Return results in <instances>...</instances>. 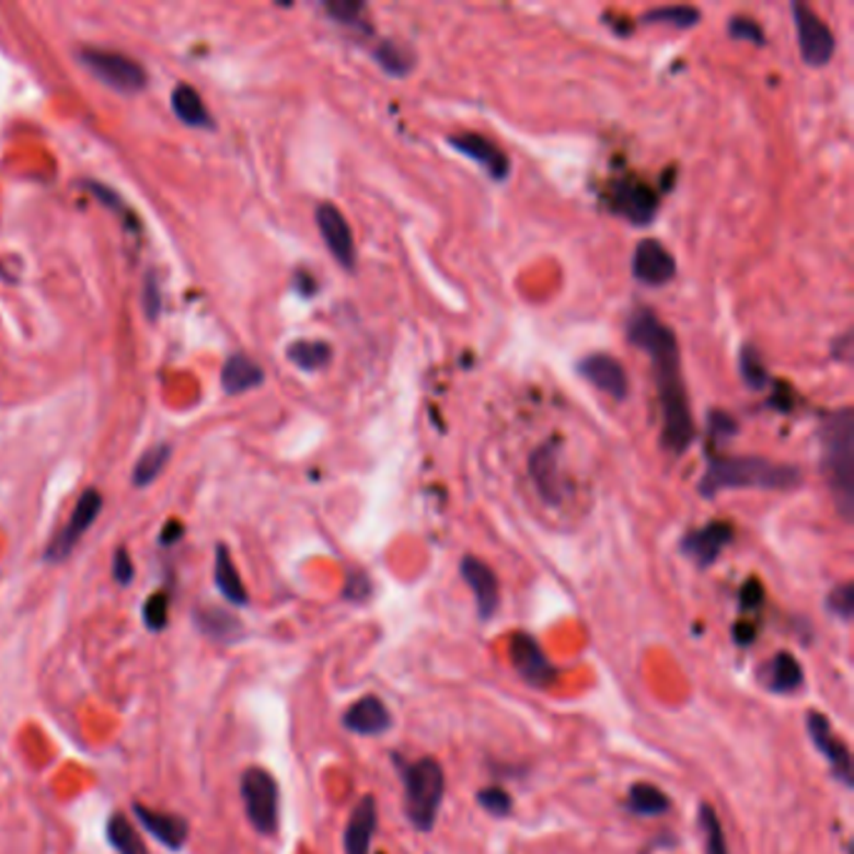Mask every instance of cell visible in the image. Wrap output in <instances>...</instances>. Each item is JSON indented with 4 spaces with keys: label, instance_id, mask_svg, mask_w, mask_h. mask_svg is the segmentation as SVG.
Wrapping results in <instances>:
<instances>
[{
    "label": "cell",
    "instance_id": "83f0119b",
    "mask_svg": "<svg viewBox=\"0 0 854 854\" xmlns=\"http://www.w3.org/2000/svg\"><path fill=\"white\" fill-rule=\"evenodd\" d=\"M106 836L108 844L118 854H148L146 842L141 840V834L126 815H111L106 822Z\"/></svg>",
    "mask_w": 854,
    "mask_h": 854
},
{
    "label": "cell",
    "instance_id": "2e32d148",
    "mask_svg": "<svg viewBox=\"0 0 854 854\" xmlns=\"http://www.w3.org/2000/svg\"><path fill=\"white\" fill-rule=\"evenodd\" d=\"M731 539H735V527L727 521H709L707 527L690 531L679 546L700 569H707L719 559L722 552L731 544Z\"/></svg>",
    "mask_w": 854,
    "mask_h": 854
},
{
    "label": "cell",
    "instance_id": "4fadbf2b",
    "mask_svg": "<svg viewBox=\"0 0 854 854\" xmlns=\"http://www.w3.org/2000/svg\"><path fill=\"white\" fill-rule=\"evenodd\" d=\"M632 274L644 286H667L677 276V261L657 239H644L634 249Z\"/></svg>",
    "mask_w": 854,
    "mask_h": 854
},
{
    "label": "cell",
    "instance_id": "44dd1931",
    "mask_svg": "<svg viewBox=\"0 0 854 854\" xmlns=\"http://www.w3.org/2000/svg\"><path fill=\"white\" fill-rule=\"evenodd\" d=\"M134 815L141 822L143 830L159 840L165 847L178 852L188 840V822L183 817L169 815V812H155V809L134 801Z\"/></svg>",
    "mask_w": 854,
    "mask_h": 854
},
{
    "label": "cell",
    "instance_id": "d6a6232c",
    "mask_svg": "<svg viewBox=\"0 0 854 854\" xmlns=\"http://www.w3.org/2000/svg\"><path fill=\"white\" fill-rule=\"evenodd\" d=\"M696 824H700L704 836V854H729L717 809L709 805H700V819H696Z\"/></svg>",
    "mask_w": 854,
    "mask_h": 854
},
{
    "label": "cell",
    "instance_id": "484cf974",
    "mask_svg": "<svg viewBox=\"0 0 854 854\" xmlns=\"http://www.w3.org/2000/svg\"><path fill=\"white\" fill-rule=\"evenodd\" d=\"M171 106H173V113L178 116V120H183L186 126H194V128H211L214 126L211 113L206 111L198 91L191 89V85H186V83H181V85H176V89H173Z\"/></svg>",
    "mask_w": 854,
    "mask_h": 854
},
{
    "label": "cell",
    "instance_id": "ee69618b",
    "mask_svg": "<svg viewBox=\"0 0 854 854\" xmlns=\"http://www.w3.org/2000/svg\"><path fill=\"white\" fill-rule=\"evenodd\" d=\"M731 636H735L737 644L747 647V644H752L757 639V624L754 622H737L735 626H731Z\"/></svg>",
    "mask_w": 854,
    "mask_h": 854
},
{
    "label": "cell",
    "instance_id": "5bb4252c",
    "mask_svg": "<svg viewBox=\"0 0 854 854\" xmlns=\"http://www.w3.org/2000/svg\"><path fill=\"white\" fill-rule=\"evenodd\" d=\"M316 223L321 236L326 241V249L331 256L338 261V266L346 272H354L356 266V246H354V233L351 226L344 219V214L338 211L334 204H321L316 208Z\"/></svg>",
    "mask_w": 854,
    "mask_h": 854
},
{
    "label": "cell",
    "instance_id": "f546056e",
    "mask_svg": "<svg viewBox=\"0 0 854 854\" xmlns=\"http://www.w3.org/2000/svg\"><path fill=\"white\" fill-rule=\"evenodd\" d=\"M373 58H377V64L383 71L394 78H404L414 68V56L396 41H381L379 46L373 48Z\"/></svg>",
    "mask_w": 854,
    "mask_h": 854
},
{
    "label": "cell",
    "instance_id": "1f68e13d",
    "mask_svg": "<svg viewBox=\"0 0 854 854\" xmlns=\"http://www.w3.org/2000/svg\"><path fill=\"white\" fill-rule=\"evenodd\" d=\"M700 19L702 13L692 5H661L644 13L642 23H667L674 25V28H694Z\"/></svg>",
    "mask_w": 854,
    "mask_h": 854
},
{
    "label": "cell",
    "instance_id": "d590c367",
    "mask_svg": "<svg viewBox=\"0 0 854 854\" xmlns=\"http://www.w3.org/2000/svg\"><path fill=\"white\" fill-rule=\"evenodd\" d=\"M827 612H830L832 616L842 619V622H850L852 619V612H854V587L850 581L844 584H836V587L827 595V601H824Z\"/></svg>",
    "mask_w": 854,
    "mask_h": 854
},
{
    "label": "cell",
    "instance_id": "7402d4cb",
    "mask_svg": "<svg viewBox=\"0 0 854 854\" xmlns=\"http://www.w3.org/2000/svg\"><path fill=\"white\" fill-rule=\"evenodd\" d=\"M760 682L772 694H795L805 684V672L795 655L780 651L760 667Z\"/></svg>",
    "mask_w": 854,
    "mask_h": 854
},
{
    "label": "cell",
    "instance_id": "ac0fdd59",
    "mask_svg": "<svg viewBox=\"0 0 854 854\" xmlns=\"http://www.w3.org/2000/svg\"><path fill=\"white\" fill-rule=\"evenodd\" d=\"M579 373L587 379L591 386L604 391L607 396L616 401L626 399L630 394V379H626L624 366L619 363L614 356L609 354H589L579 361Z\"/></svg>",
    "mask_w": 854,
    "mask_h": 854
},
{
    "label": "cell",
    "instance_id": "60d3db41",
    "mask_svg": "<svg viewBox=\"0 0 854 854\" xmlns=\"http://www.w3.org/2000/svg\"><path fill=\"white\" fill-rule=\"evenodd\" d=\"M134 562H130V554L128 549H116V556H113V579H116V584H120V587H128L130 581H134Z\"/></svg>",
    "mask_w": 854,
    "mask_h": 854
},
{
    "label": "cell",
    "instance_id": "b9f144b4",
    "mask_svg": "<svg viewBox=\"0 0 854 854\" xmlns=\"http://www.w3.org/2000/svg\"><path fill=\"white\" fill-rule=\"evenodd\" d=\"M709 422H712V431L717 434V437H722V434H725V437H731V434L737 431L735 418H731V416L725 414V412H712V414H709Z\"/></svg>",
    "mask_w": 854,
    "mask_h": 854
},
{
    "label": "cell",
    "instance_id": "6da1fadb",
    "mask_svg": "<svg viewBox=\"0 0 854 854\" xmlns=\"http://www.w3.org/2000/svg\"><path fill=\"white\" fill-rule=\"evenodd\" d=\"M626 338L630 344L642 348L651 359L655 381L661 401V447L672 457H682L694 441V418L690 412V396H686L682 377V356L674 331L659 321L655 311L634 309L626 319Z\"/></svg>",
    "mask_w": 854,
    "mask_h": 854
},
{
    "label": "cell",
    "instance_id": "e0dca14e",
    "mask_svg": "<svg viewBox=\"0 0 854 854\" xmlns=\"http://www.w3.org/2000/svg\"><path fill=\"white\" fill-rule=\"evenodd\" d=\"M449 146L457 148L461 155H466V159H472L474 163L482 165L486 176L494 181H504L511 173V163L507 159V153H504L501 148L494 141H489L486 136H478V134L451 136Z\"/></svg>",
    "mask_w": 854,
    "mask_h": 854
},
{
    "label": "cell",
    "instance_id": "8d00e7d4",
    "mask_svg": "<svg viewBox=\"0 0 854 854\" xmlns=\"http://www.w3.org/2000/svg\"><path fill=\"white\" fill-rule=\"evenodd\" d=\"M739 369H742V377L747 381V386H752V389L770 386V373H766L764 363L760 361V354H757L752 346H747L745 351H742V359H739Z\"/></svg>",
    "mask_w": 854,
    "mask_h": 854
},
{
    "label": "cell",
    "instance_id": "277c9868",
    "mask_svg": "<svg viewBox=\"0 0 854 854\" xmlns=\"http://www.w3.org/2000/svg\"><path fill=\"white\" fill-rule=\"evenodd\" d=\"M401 780H404V807L408 822L418 832H431L437 827L443 792H447L443 766L431 757H422V760L404 766Z\"/></svg>",
    "mask_w": 854,
    "mask_h": 854
},
{
    "label": "cell",
    "instance_id": "ba28073f",
    "mask_svg": "<svg viewBox=\"0 0 854 854\" xmlns=\"http://www.w3.org/2000/svg\"><path fill=\"white\" fill-rule=\"evenodd\" d=\"M101 509H103V496L99 494V489H85L81 494V499L76 501V509L71 513V519H68V524L58 531L54 542H50V546L46 549V562L50 564L66 562L76 549V544L83 539L85 531H89L93 527V521L99 519Z\"/></svg>",
    "mask_w": 854,
    "mask_h": 854
},
{
    "label": "cell",
    "instance_id": "8fae6325",
    "mask_svg": "<svg viewBox=\"0 0 854 854\" xmlns=\"http://www.w3.org/2000/svg\"><path fill=\"white\" fill-rule=\"evenodd\" d=\"M612 211L634 226H649L659 211V198L655 188L642 181H614Z\"/></svg>",
    "mask_w": 854,
    "mask_h": 854
},
{
    "label": "cell",
    "instance_id": "7bdbcfd3",
    "mask_svg": "<svg viewBox=\"0 0 854 854\" xmlns=\"http://www.w3.org/2000/svg\"><path fill=\"white\" fill-rule=\"evenodd\" d=\"M143 307H146L148 316H151V319L159 316V286H155L153 276H148V281H146V291H143Z\"/></svg>",
    "mask_w": 854,
    "mask_h": 854
},
{
    "label": "cell",
    "instance_id": "5b68a950",
    "mask_svg": "<svg viewBox=\"0 0 854 854\" xmlns=\"http://www.w3.org/2000/svg\"><path fill=\"white\" fill-rule=\"evenodd\" d=\"M241 797L246 805V817L258 834L272 836L278 832V782L272 772L261 766H249L241 774Z\"/></svg>",
    "mask_w": 854,
    "mask_h": 854
},
{
    "label": "cell",
    "instance_id": "7c38bea8",
    "mask_svg": "<svg viewBox=\"0 0 854 854\" xmlns=\"http://www.w3.org/2000/svg\"><path fill=\"white\" fill-rule=\"evenodd\" d=\"M461 577H464L466 587L472 589L478 619L489 622V619L499 612L501 604V587L496 572L489 564L478 559V556H464V559H461Z\"/></svg>",
    "mask_w": 854,
    "mask_h": 854
},
{
    "label": "cell",
    "instance_id": "d6986e66",
    "mask_svg": "<svg viewBox=\"0 0 854 854\" xmlns=\"http://www.w3.org/2000/svg\"><path fill=\"white\" fill-rule=\"evenodd\" d=\"M391 712L379 696L366 694L344 712L342 725L359 737H379L391 729Z\"/></svg>",
    "mask_w": 854,
    "mask_h": 854
},
{
    "label": "cell",
    "instance_id": "74e56055",
    "mask_svg": "<svg viewBox=\"0 0 854 854\" xmlns=\"http://www.w3.org/2000/svg\"><path fill=\"white\" fill-rule=\"evenodd\" d=\"M476 801L484 807V812H489L494 817H507L513 807L511 795L501 787H484L476 795Z\"/></svg>",
    "mask_w": 854,
    "mask_h": 854
},
{
    "label": "cell",
    "instance_id": "cb8c5ba5",
    "mask_svg": "<svg viewBox=\"0 0 854 854\" xmlns=\"http://www.w3.org/2000/svg\"><path fill=\"white\" fill-rule=\"evenodd\" d=\"M214 579H216V587H219V591L223 595V599L229 601V604H233V607L249 604V591H246V587H243L236 564H233L229 549H226L223 544H219V549H216Z\"/></svg>",
    "mask_w": 854,
    "mask_h": 854
},
{
    "label": "cell",
    "instance_id": "52a82bcc",
    "mask_svg": "<svg viewBox=\"0 0 854 854\" xmlns=\"http://www.w3.org/2000/svg\"><path fill=\"white\" fill-rule=\"evenodd\" d=\"M792 15H795L799 54L805 58V64L815 68L830 64L836 48L830 25L805 3H792Z\"/></svg>",
    "mask_w": 854,
    "mask_h": 854
},
{
    "label": "cell",
    "instance_id": "836d02e7",
    "mask_svg": "<svg viewBox=\"0 0 854 854\" xmlns=\"http://www.w3.org/2000/svg\"><path fill=\"white\" fill-rule=\"evenodd\" d=\"M326 13L338 23L351 25V28L371 31L369 23H366V19H363L366 5L356 3V0H331V3H326Z\"/></svg>",
    "mask_w": 854,
    "mask_h": 854
},
{
    "label": "cell",
    "instance_id": "7a4b0ae2",
    "mask_svg": "<svg viewBox=\"0 0 854 854\" xmlns=\"http://www.w3.org/2000/svg\"><path fill=\"white\" fill-rule=\"evenodd\" d=\"M799 469L780 464V461L764 457H712L700 482V494L714 499L727 489L789 492L799 486Z\"/></svg>",
    "mask_w": 854,
    "mask_h": 854
},
{
    "label": "cell",
    "instance_id": "9c48e42d",
    "mask_svg": "<svg viewBox=\"0 0 854 854\" xmlns=\"http://www.w3.org/2000/svg\"><path fill=\"white\" fill-rule=\"evenodd\" d=\"M509 659H511L513 669H517V674L524 679L527 684L539 686V690L552 686L556 674H559V669H556L552 661H549V657L544 655L542 644H539L534 636L527 634V632H517L511 636Z\"/></svg>",
    "mask_w": 854,
    "mask_h": 854
},
{
    "label": "cell",
    "instance_id": "4dcf8cb0",
    "mask_svg": "<svg viewBox=\"0 0 854 854\" xmlns=\"http://www.w3.org/2000/svg\"><path fill=\"white\" fill-rule=\"evenodd\" d=\"M171 459V447L169 443H155L146 451V454L138 459V464L134 469V486L136 489H143V486L153 484L159 474L163 472V466L169 464Z\"/></svg>",
    "mask_w": 854,
    "mask_h": 854
},
{
    "label": "cell",
    "instance_id": "ffe728a7",
    "mask_svg": "<svg viewBox=\"0 0 854 854\" xmlns=\"http://www.w3.org/2000/svg\"><path fill=\"white\" fill-rule=\"evenodd\" d=\"M379 827V805L373 795H366L348 815L346 830H344V852L346 854H369L373 832Z\"/></svg>",
    "mask_w": 854,
    "mask_h": 854
},
{
    "label": "cell",
    "instance_id": "f35d334b",
    "mask_svg": "<svg viewBox=\"0 0 854 854\" xmlns=\"http://www.w3.org/2000/svg\"><path fill=\"white\" fill-rule=\"evenodd\" d=\"M729 36L737 38V41L754 43V46H762L764 43L762 25L752 19H731L729 21Z\"/></svg>",
    "mask_w": 854,
    "mask_h": 854
},
{
    "label": "cell",
    "instance_id": "f1b7e54d",
    "mask_svg": "<svg viewBox=\"0 0 854 854\" xmlns=\"http://www.w3.org/2000/svg\"><path fill=\"white\" fill-rule=\"evenodd\" d=\"M286 356H289V361L293 366H299L303 371H321L331 361V346L326 342H309V338H301V342H293L289 346Z\"/></svg>",
    "mask_w": 854,
    "mask_h": 854
},
{
    "label": "cell",
    "instance_id": "f6af8a7d",
    "mask_svg": "<svg viewBox=\"0 0 854 854\" xmlns=\"http://www.w3.org/2000/svg\"><path fill=\"white\" fill-rule=\"evenodd\" d=\"M181 536H183V524H178V521H169V524H165L161 531V544L171 546V544H176Z\"/></svg>",
    "mask_w": 854,
    "mask_h": 854
},
{
    "label": "cell",
    "instance_id": "603a6c76",
    "mask_svg": "<svg viewBox=\"0 0 854 854\" xmlns=\"http://www.w3.org/2000/svg\"><path fill=\"white\" fill-rule=\"evenodd\" d=\"M261 383H264V369L249 356L236 354L223 363L221 386L226 394H246L251 389H258Z\"/></svg>",
    "mask_w": 854,
    "mask_h": 854
},
{
    "label": "cell",
    "instance_id": "30bf717a",
    "mask_svg": "<svg viewBox=\"0 0 854 854\" xmlns=\"http://www.w3.org/2000/svg\"><path fill=\"white\" fill-rule=\"evenodd\" d=\"M807 731H809V739H812V745L819 749V754H822L827 764H830L834 777L840 780L844 787H852L850 747L844 745V739L834 735L830 719H827L822 712L809 709L807 712Z\"/></svg>",
    "mask_w": 854,
    "mask_h": 854
},
{
    "label": "cell",
    "instance_id": "ab89813d",
    "mask_svg": "<svg viewBox=\"0 0 854 854\" xmlns=\"http://www.w3.org/2000/svg\"><path fill=\"white\" fill-rule=\"evenodd\" d=\"M764 604V589L760 579H747V584L739 591V607H742L745 614H760Z\"/></svg>",
    "mask_w": 854,
    "mask_h": 854
},
{
    "label": "cell",
    "instance_id": "d4e9b609",
    "mask_svg": "<svg viewBox=\"0 0 854 854\" xmlns=\"http://www.w3.org/2000/svg\"><path fill=\"white\" fill-rule=\"evenodd\" d=\"M626 809L636 817H661L672 809V799L649 782H636L626 792Z\"/></svg>",
    "mask_w": 854,
    "mask_h": 854
},
{
    "label": "cell",
    "instance_id": "9a60e30c",
    "mask_svg": "<svg viewBox=\"0 0 854 854\" xmlns=\"http://www.w3.org/2000/svg\"><path fill=\"white\" fill-rule=\"evenodd\" d=\"M529 474L534 478L539 496L546 504H562L566 496V484L559 472V441H546L529 459Z\"/></svg>",
    "mask_w": 854,
    "mask_h": 854
},
{
    "label": "cell",
    "instance_id": "8992f818",
    "mask_svg": "<svg viewBox=\"0 0 854 854\" xmlns=\"http://www.w3.org/2000/svg\"><path fill=\"white\" fill-rule=\"evenodd\" d=\"M78 58L101 83H106L113 91L138 93L146 85V71L134 58L101 48H83Z\"/></svg>",
    "mask_w": 854,
    "mask_h": 854
},
{
    "label": "cell",
    "instance_id": "3957f363",
    "mask_svg": "<svg viewBox=\"0 0 854 854\" xmlns=\"http://www.w3.org/2000/svg\"><path fill=\"white\" fill-rule=\"evenodd\" d=\"M822 469L844 521L854 511V416L852 408H836L822 422Z\"/></svg>",
    "mask_w": 854,
    "mask_h": 854
},
{
    "label": "cell",
    "instance_id": "e575fe53",
    "mask_svg": "<svg viewBox=\"0 0 854 854\" xmlns=\"http://www.w3.org/2000/svg\"><path fill=\"white\" fill-rule=\"evenodd\" d=\"M169 609L171 599L165 591H155V595L143 601V624L151 632H163L169 626Z\"/></svg>",
    "mask_w": 854,
    "mask_h": 854
},
{
    "label": "cell",
    "instance_id": "4316f807",
    "mask_svg": "<svg viewBox=\"0 0 854 854\" xmlns=\"http://www.w3.org/2000/svg\"><path fill=\"white\" fill-rule=\"evenodd\" d=\"M194 622H196L200 634L211 636V639H216V642H233V639H239L241 632H243V626L236 616L229 614V612H221V609H214V607L196 609Z\"/></svg>",
    "mask_w": 854,
    "mask_h": 854
}]
</instances>
